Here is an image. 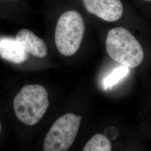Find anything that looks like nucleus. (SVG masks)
Listing matches in <instances>:
<instances>
[{
    "label": "nucleus",
    "instance_id": "nucleus-1",
    "mask_svg": "<svg viewBox=\"0 0 151 151\" xmlns=\"http://www.w3.org/2000/svg\"><path fill=\"white\" fill-rule=\"evenodd\" d=\"M106 49L111 58L129 68L138 67L144 59L142 46L124 27H114L109 30L106 39Z\"/></svg>",
    "mask_w": 151,
    "mask_h": 151
},
{
    "label": "nucleus",
    "instance_id": "nucleus-2",
    "mask_svg": "<svg viewBox=\"0 0 151 151\" xmlns=\"http://www.w3.org/2000/svg\"><path fill=\"white\" fill-rule=\"evenodd\" d=\"M49 105L48 92L43 86L39 85L24 87L14 101L17 118L27 125L38 123L47 110Z\"/></svg>",
    "mask_w": 151,
    "mask_h": 151
},
{
    "label": "nucleus",
    "instance_id": "nucleus-3",
    "mask_svg": "<svg viewBox=\"0 0 151 151\" xmlns=\"http://www.w3.org/2000/svg\"><path fill=\"white\" fill-rule=\"evenodd\" d=\"M85 31V24L81 14L70 10L62 14L57 22L55 43L60 54L71 56L81 46Z\"/></svg>",
    "mask_w": 151,
    "mask_h": 151
},
{
    "label": "nucleus",
    "instance_id": "nucleus-4",
    "mask_svg": "<svg viewBox=\"0 0 151 151\" xmlns=\"http://www.w3.org/2000/svg\"><path fill=\"white\" fill-rule=\"evenodd\" d=\"M82 117L68 113L57 119L51 127L44 142L45 151H67L77 135Z\"/></svg>",
    "mask_w": 151,
    "mask_h": 151
},
{
    "label": "nucleus",
    "instance_id": "nucleus-5",
    "mask_svg": "<svg viewBox=\"0 0 151 151\" xmlns=\"http://www.w3.org/2000/svg\"><path fill=\"white\" fill-rule=\"evenodd\" d=\"M86 11L105 22L119 20L124 15L121 0H82Z\"/></svg>",
    "mask_w": 151,
    "mask_h": 151
},
{
    "label": "nucleus",
    "instance_id": "nucleus-6",
    "mask_svg": "<svg viewBox=\"0 0 151 151\" xmlns=\"http://www.w3.org/2000/svg\"><path fill=\"white\" fill-rule=\"evenodd\" d=\"M16 40L27 53L37 58H44L48 53V48L43 40L27 29L17 33Z\"/></svg>",
    "mask_w": 151,
    "mask_h": 151
},
{
    "label": "nucleus",
    "instance_id": "nucleus-7",
    "mask_svg": "<svg viewBox=\"0 0 151 151\" xmlns=\"http://www.w3.org/2000/svg\"><path fill=\"white\" fill-rule=\"evenodd\" d=\"M27 53L15 39L0 38V57L4 60L20 64L27 58Z\"/></svg>",
    "mask_w": 151,
    "mask_h": 151
},
{
    "label": "nucleus",
    "instance_id": "nucleus-8",
    "mask_svg": "<svg viewBox=\"0 0 151 151\" xmlns=\"http://www.w3.org/2000/svg\"><path fill=\"white\" fill-rule=\"evenodd\" d=\"M111 144L108 138L100 134L93 135L87 143L83 149V151H110Z\"/></svg>",
    "mask_w": 151,
    "mask_h": 151
},
{
    "label": "nucleus",
    "instance_id": "nucleus-9",
    "mask_svg": "<svg viewBox=\"0 0 151 151\" xmlns=\"http://www.w3.org/2000/svg\"><path fill=\"white\" fill-rule=\"evenodd\" d=\"M129 68L123 65L115 68L104 80L103 85L104 89L105 90L112 89L114 85L128 75L129 72Z\"/></svg>",
    "mask_w": 151,
    "mask_h": 151
},
{
    "label": "nucleus",
    "instance_id": "nucleus-10",
    "mask_svg": "<svg viewBox=\"0 0 151 151\" xmlns=\"http://www.w3.org/2000/svg\"><path fill=\"white\" fill-rule=\"evenodd\" d=\"M143 1H145V2H151V0H142Z\"/></svg>",
    "mask_w": 151,
    "mask_h": 151
},
{
    "label": "nucleus",
    "instance_id": "nucleus-11",
    "mask_svg": "<svg viewBox=\"0 0 151 151\" xmlns=\"http://www.w3.org/2000/svg\"><path fill=\"white\" fill-rule=\"evenodd\" d=\"M1 123H0V133H1Z\"/></svg>",
    "mask_w": 151,
    "mask_h": 151
}]
</instances>
